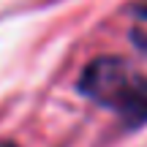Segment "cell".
Instances as JSON below:
<instances>
[{"mask_svg":"<svg viewBox=\"0 0 147 147\" xmlns=\"http://www.w3.org/2000/svg\"><path fill=\"white\" fill-rule=\"evenodd\" d=\"M139 14H142V16H147V5H144V8H139Z\"/></svg>","mask_w":147,"mask_h":147,"instance_id":"3","label":"cell"},{"mask_svg":"<svg viewBox=\"0 0 147 147\" xmlns=\"http://www.w3.org/2000/svg\"><path fill=\"white\" fill-rule=\"evenodd\" d=\"M79 93L117 112L128 128L147 123V76H139L120 57H95L79 76Z\"/></svg>","mask_w":147,"mask_h":147,"instance_id":"1","label":"cell"},{"mask_svg":"<svg viewBox=\"0 0 147 147\" xmlns=\"http://www.w3.org/2000/svg\"><path fill=\"white\" fill-rule=\"evenodd\" d=\"M0 147H16V144H11V142H0Z\"/></svg>","mask_w":147,"mask_h":147,"instance_id":"2","label":"cell"}]
</instances>
